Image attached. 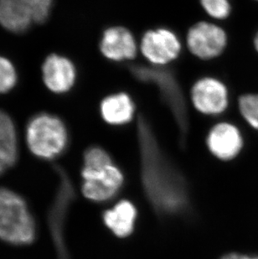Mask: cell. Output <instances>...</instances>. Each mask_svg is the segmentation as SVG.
<instances>
[{
  "label": "cell",
  "mask_w": 258,
  "mask_h": 259,
  "mask_svg": "<svg viewBox=\"0 0 258 259\" xmlns=\"http://www.w3.org/2000/svg\"><path fill=\"white\" fill-rule=\"evenodd\" d=\"M139 140L142 183L154 210L162 217L187 212L190 203L185 179L162 153L144 120L139 121Z\"/></svg>",
  "instance_id": "obj_1"
},
{
  "label": "cell",
  "mask_w": 258,
  "mask_h": 259,
  "mask_svg": "<svg viewBox=\"0 0 258 259\" xmlns=\"http://www.w3.org/2000/svg\"><path fill=\"white\" fill-rule=\"evenodd\" d=\"M36 228L25 200L9 189L0 188V239L13 245L34 242Z\"/></svg>",
  "instance_id": "obj_2"
},
{
  "label": "cell",
  "mask_w": 258,
  "mask_h": 259,
  "mask_svg": "<svg viewBox=\"0 0 258 259\" xmlns=\"http://www.w3.org/2000/svg\"><path fill=\"white\" fill-rule=\"evenodd\" d=\"M25 135L27 146L39 159H55L63 153L68 144L66 125L50 113H39L32 117L27 124Z\"/></svg>",
  "instance_id": "obj_3"
},
{
  "label": "cell",
  "mask_w": 258,
  "mask_h": 259,
  "mask_svg": "<svg viewBox=\"0 0 258 259\" xmlns=\"http://www.w3.org/2000/svg\"><path fill=\"white\" fill-rule=\"evenodd\" d=\"M53 0H0V25L13 33H23L33 24L46 22Z\"/></svg>",
  "instance_id": "obj_4"
},
{
  "label": "cell",
  "mask_w": 258,
  "mask_h": 259,
  "mask_svg": "<svg viewBox=\"0 0 258 259\" xmlns=\"http://www.w3.org/2000/svg\"><path fill=\"white\" fill-rule=\"evenodd\" d=\"M61 178L58 193L49 214V224L58 259H71L64 238V225L71 202L75 199V190L71 180L63 169H57Z\"/></svg>",
  "instance_id": "obj_5"
},
{
  "label": "cell",
  "mask_w": 258,
  "mask_h": 259,
  "mask_svg": "<svg viewBox=\"0 0 258 259\" xmlns=\"http://www.w3.org/2000/svg\"><path fill=\"white\" fill-rule=\"evenodd\" d=\"M81 176L84 180L83 195L98 202L112 198L123 183L122 173L113 164L96 169L83 168Z\"/></svg>",
  "instance_id": "obj_6"
},
{
  "label": "cell",
  "mask_w": 258,
  "mask_h": 259,
  "mask_svg": "<svg viewBox=\"0 0 258 259\" xmlns=\"http://www.w3.org/2000/svg\"><path fill=\"white\" fill-rule=\"evenodd\" d=\"M227 41L226 32L211 23H198L188 32V48L199 58L217 57L224 51Z\"/></svg>",
  "instance_id": "obj_7"
},
{
  "label": "cell",
  "mask_w": 258,
  "mask_h": 259,
  "mask_svg": "<svg viewBox=\"0 0 258 259\" xmlns=\"http://www.w3.org/2000/svg\"><path fill=\"white\" fill-rule=\"evenodd\" d=\"M134 75L142 81L153 82L159 87L168 105L172 108L183 132L186 128V112L185 101L177 81L170 74L166 71L147 67H135L133 69Z\"/></svg>",
  "instance_id": "obj_8"
},
{
  "label": "cell",
  "mask_w": 258,
  "mask_h": 259,
  "mask_svg": "<svg viewBox=\"0 0 258 259\" xmlns=\"http://www.w3.org/2000/svg\"><path fill=\"white\" fill-rule=\"evenodd\" d=\"M142 54L154 65H165L178 57L181 44L173 32L166 29L149 30L140 45Z\"/></svg>",
  "instance_id": "obj_9"
},
{
  "label": "cell",
  "mask_w": 258,
  "mask_h": 259,
  "mask_svg": "<svg viewBox=\"0 0 258 259\" xmlns=\"http://www.w3.org/2000/svg\"><path fill=\"white\" fill-rule=\"evenodd\" d=\"M191 99L200 113L217 115L223 113L228 106V92L222 81L217 79L203 78L191 90Z\"/></svg>",
  "instance_id": "obj_10"
},
{
  "label": "cell",
  "mask_w": 258,
  "mask_h": 259,
  "mask_svg": "<svg viewBox=\"0 0 258 259\" xmlns=\"http://www.w3.org/2000/svg\"><path fill=\"white\" fill-rule=\"evenodd\" d=\"M45 84L52 93H65L75 84L76 71L69 59L52 54L47 57L42 66Z\"/></svg>",
  "instance_id": "obj_11"
},
{
  "label": "cell",
  "mask_w": 258,
  "mask_h": 259,
  "mask_svg": "<svg viewBox=\"0 0 258 259\" xmlns=\"http://www.w3.org/2000/svg\"><path fill=\"white\" fill-rule=\"evenodd\" d=\"M209 150L222 160H230L241 151L243 141L238 128L228 122L216 125L207 139Z\"/></svg>",
  "instance_id": "obj_12"
},
{
  "label": "cell",
  "mask_w": 258,
  "mask_h": 259,
  "mask_svg": "<svg viewBox=\"0 0 258 259\" xmlns=\"http://www.w3.org/2000/svg\"><path fill=\"white\" fill-rule=\"evenodd\" d=\"M101 52L105 57L115 61L135 57L137 45L131 32L123 27L107 29L101 40Z\"/></svg>",
  "instance_id": "obj_13"
},
{
  "label": "cell",
  "mask_w": 258,
  "mask_h": 259,
  "mask_svg": "<svg viewBox=\"0 0 258 259\" xmlns=\"http://www.w3.org/2000/svg\"><path fill=\"white\" fill-rule=\"evenodd\" d=\"M18 159L17 133L12 118L0 110V176L15 165Z\"/></svg>",
  "instance_id": "obj_14"
},
{
  "label": "cell",
  "mask_w": 258,
  "mask_h": 259,
  "mask_svg": "<svg viewBox=\"0 0 258 259\" xmlns=\"http://www.w3.org/2000/svg\"><path fill=\"white\" fill-rule=\"evenodd\" d=\"M103 119L112 125H122L130 122L134 114V105L126 93L108 96L101 103Z\"/></svg>",
  "instance_id": "obj_15"
},
{
  "label": "cell",
  "mask_w": 258,
  "mask_h": 259,
  "mask_svg": "<svg viewBox=\"0 0 258 259\" xmlns=\"http://www.w3.org/2000/svg\"><path fill=\"white\" fill-rule=\"evenodd\" d=\"M136 210L129 201H123L116 205L112 210H108L103 215V220L107 228L116 236L127 237L134 230Z\"/></svg>",
  "instance_id": "obj_16"
},
{
  "label": "cell",
  "mask_w": 258,
  "mask_h": 259,
  "mask_svg": "<svg viewBox=\"0 0 258 259\" xmlns=\"http://www.w3.org/2000/svg\"><path fill=\"white\" fill-rule=\"evenodd\" d=\"M239 110L251 127L258 130V94H246L239 99Z\"/></svg>",
  "instance_id": "obj_17"
},
{
  "label": "cell",
  "mask_w": 258,
  "mask_h": 259,
  "mask_svg": "<svg viewBox=\"0 0 258 259\" xmlns=\"http://www.w3.org/2000/svg\"><path fill=\"white\" fill-rule=\"evenodd\" d=\"M17 72L12 62L0 57V94L12 90L17 83Z\"/></svg>",
  "instance_id": "obj_18"
},
{
  "label": "cell",
  "mask_w": 258,
  "mask_h": 259,
  "mask_svg": "<svg viewBox=\"0 0 258 259\" xmlns=\"http://www.w3.org/2000/svg\"><path fill=\"white\" fill-rule=\"evenodd\" d=\"M111 164L112 162L109 154L98 147L90 148L84 154V168L96 169Z\"/></svg>",
  "instance_id": "obj_19"
},
{
  "label": "cell",
  "mask_w": 258,
  "mask_h": 259,
  "mask_svg": "<svg viewBox=\"0 0 258 259\" xmlns=\"http://www.w3.org/2000/svg\"><path fill=\"white\" fill-rule=\"evenodd\" d=\"M200 2L205 12L214 19L223 20L231 12L229 0H200Z\"/></svg>",
  "instance_id": "obj_20"
},
{
  "label": "cell",
  "mask_w": 258,
  "mask_h": 259,
  "mask_svg": "<svg viewBox=\"0 0 258 259\" xmlns=\"http://www.w3.org/2000/svg\"><path fill=\"white\" fill-rule=\"evenodd\" d=\"M221 259H258V257H248V256L238 254V253H230V254L225 255Z\"/></svg>",
  "instance_id": "obj_21"
},
{
  "label": "cell",
  "mask_w": 258,
  "mask_h": 259,
  "mask_svg": "<svg viewBox=\"0 0 258 259\" xmlns=\"http://www.w3.org/2000/svg\"><path fill=\"white\" fill-rule=\"evenodd\" d=\"M254 45H255V47H256V51L258 52V32L257 34H256L255 39H254Z\"/></svg>",
  "instance_id": "obj_22"
}]
</instances>
